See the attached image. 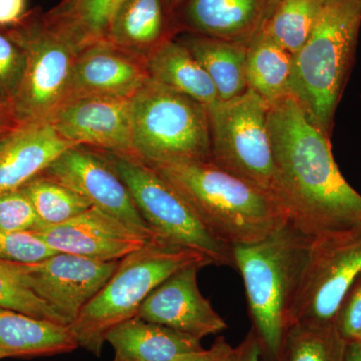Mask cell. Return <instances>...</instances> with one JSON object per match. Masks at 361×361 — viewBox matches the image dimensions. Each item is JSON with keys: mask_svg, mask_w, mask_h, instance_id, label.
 <instances>
[{"mask_svg": "<svg viewBox=\"0 0 361 361\" xmlns=\"http://www.w3.org/2000/svg\"><path fill=\"white\" fill-rule=\"evenodd\" d=\"M25 68L23 49L6 33H0V104L11 106L20 90Z\"/></svg>", "mask_w": 361, "mask_h": 361, "instance_id": "4dcf8cb0", "label": "cell"}, {"mask_svg": "<svg viewBox=\"0 0 361 361\" xmlns=\"http://www.w3.org/2000/svg\"><path fill=\"white\" fill-rule=\"evenodd\" d=\"M326 0H275L261 30L291 54L307 42Z\"/></svg>", "mask_w": 361, "mask_h": 361, "instance_id": "484cf974", "label": "cell"}, {"mask_svg": "<svg viewBox=\"0 0 361 361\" xmlns=\"http://www.w3.org/2000/svg\"><path fill=\"white\" fill-rule=\"evenodd\" d=\"M102 154L129 188L140 213L157 236L203 254L214 265L234 267L232 247L207 229L189 203L155 169L134 157Z\"/></svg>", "mask_w": 361, "mask_h": 361, "instance_id": "52a82bcc", "label": "cell"}, {"mask_svg": "<svg viewBox=\"0 0 361 361\" xmlns=\"http://www.w3.org/2000/svg\"><path fill=\"white\" fill-rule=\"evenodd\" d=\"M42 175L71 188L99 210L109 214L147 239L160 238L147 224L129 188L103 154L84 146L66 149Z\"/></svg>", "mask_w": 361, "mask_h": 361, "instance_id": "7c38bea8", "label": "cell"}, {"mask_svg": "<svg viewBox=\"0 0 361 361\" xmlns=\"http://www.w3.org/2000/svg\"><path fill=\"white\" fill-rule=\"evenodd\" d=\"M149 166L179 192L207 229L227 245L257 243L288 222L272 192L211 161L174 159Z\"/></svg>", "mask_w": 361, "mask_h": 361, "instance_id": "7a4b0ae2", "label": "cell"}, {"mask_svg": "<svg viewBox=\"0 0 361 361\" xmlns=\"http://www.w3.org/2000/svg\"><path fill=\"white\" fill-rule=\"evenodd\" d=\"M0 306L25 313V314L66 324L63 318L39 298L7 269L6 262L0 260Z\"/></svg>", "mask_w": 361, "mask_h": 361, "instance_id": "f1b7e54d", "label": "cell"}, {"mask_svg": "<svg viewBox=\"0 0 361 361\" xmlns=\"http://www.w3.org/2000/svg\"><path fill=\"white\" fill-rule=\"evenodd\" d=\"M293 54L262 30L247 44L246 78L248 89L273 106L288 96Z\"/></svg>", "mask_w": 361, "mask_h": 361, "instance_id": "cb8c5ba5", "label": "cell"}, {"mask_svg": "<svg viewBox=\"0 0 361 361\" xmlns=\"http://www.w3.org/2000/svg\"><path fill=\"white\" fill-rule=\"evenodd\" d=\"M149 78L146 59L102 40L78 52L63 104L85 97L132 99Z\"/></svg>", "mask_w": 361, "mask_h": 361, "instance_id": "9a60e30c", "label": "cell"}, {"mask_svg": "<svg viewBox=\"0 0 361 361\" xmlns=\"http://www.w3.org/2000/svg\"><path fill=\"white\" fill-rule=\"evenodd\" d=\"M20 189L32 203L42 226L61 224L92 207L82 195L42 174Z\"/></svg>", "mask_w": 361, "mask_h": 361, "instance_id": "83f0119b", "label": "cell"}, {"mask_svg": "<svg viewBox=\"0 0 361 361\" xmlns=\"http://www.w3.org/2000/svg\"><path fill=\"white\" fill-rule=\"evenodd\" d=\"M190 265H213L210 259L161 238L147 242L118 262V268L68 326L78 348L99 356L106 334L137 316L147 297L175 272Z\"/></svg>", "mask_w": 361, "mask_h": 361, "instance_id": "5b68a950", "label": "cell"}, {"mask_svg": "<svg viewBox=\"0 0 361 361\" xmlns=\"http://www.w3.org/2000/svg\"><path fill=\"white\" fill-rule=\"evenodd\" d=\"M113 361H118V360H116V358H115V360H114Z\"/></svg>", "mask_w": 361, "mask_h": 361, "instance_id": "ab89813d", "label": "cell"}, {"mask_svg": "<svg viewBox=\"0 0 361 361\" xmlns=\"http://www.w3.org/2000/svg\"><path fill=\"white\" fill-rule=\"evenodd\" d=\"M311 240L288 221L262 241L232 247L233 265L243 279L254 334L273 361L279 360Z\"/></svg>", "mask_w": 361, "mask_h": 361, "instance_id": "3957f363", "label": "cell"}, {"mask_svg": "<svg viewBox=\"0 0 361 361\" xmlns=\"http://www.w3.org/2000/svg\"><path fill=\"white\" fill-rule=\"evenodd\" d=\"M149 78L209 106L219 101L217 90L203 66L179 40L161 42L146 58Z\"/></svg>", "mask_w": 361, "mask_h": 361, "instance_id": "7402d4cb", "label": "cell"}, {"mask_svg": "<svg viewBox=\"0 0 361 361\" xmlns=\"http://www.w3.org/2000/svg\"><path fill=\"white\" fill-rule=\"evenodd\" d=\"M360 273L361 225L312 237L289 326L334 322L342 299Z\"/></svg>", "mask_w": 361, "mask_h": 361, "instance_id": "30bf717a", "label": "cell"}, {"mask_svg": "<svg viewBox=\"0 0 361 361\" xmlns=\"http://www.w3.org/2000/svg\"><path fill=\"white\" fill-rule=\"evenodd\" d=\"M52 250L99 261H120L147 239L109 214L92 207L77 217L33 231Z\"/></svg>", "mask_w": 361, "mask_h": 361, "instance_id": "2e32d148", "label": "cell"}, {"mask_svg": "<svg viewBox=\"0 0 361 361\" xmlns=\"http://www.w3.org/2000/svg\"><path fill=\"white\" fill-rule=\"evenodd\" d=\"M26 14V0H0V27L18 25Z\"/></svg>", "mask_w": 361, "mask_h": 361, "instance_id": "e575fe53", "label": "cell"}, {"mask_svg": "<svg viewBox=\"0 0 361 361\" xmlns=\"http://www.w3.org/2000/svg\"><path fill=\"white\" fill-rule=\"evenodd\" d=\"M78 348L68 325L0 306V360L63 355Z\"/></svg>", "mask_w": 361, "mask_h": 361, "instance_id": "44dd1931", "label": "cell"}, {"mask_svg": "<svg viewBox=\"0 0 361 361\" xmlns=\"http://www.w3.org/2000/svg\"><path fill=\"white\" fill-rule=\"evenodd\" d=\"M123 0H61L44 13L47 25L80 49L106 40L114 14Z\"/></svg>", "mask_w": 361, "mask_h": 361, "instance_id": "d4e9b609", "label": "cell"}, {"mask_svg": "<svg viewBox=\"0 0 361 361\" xmlns=\"http://www.w3.org/2000/svg\"><path fill=\"white\" fill-rule=\"evenodd\" d=\"M47 121L73 146L94 147L135 158L130 99H73L59 106Z\"/></svg>", "mask_w": 361, "mask_h": 361, "instance_id": "4fadbf2b", "label": "cell"}, {"mask_svg": "<svg viewBox=\"0 0 361 361\" xmlns=\"http://www.w3.org/2000/svg\"><path fill=\"white\" fill-rule=\"evenodd\" d=\"M71 147L47 120L16 123L0 137V193L20 189Z\"/></svg>", "mask_w": 361, "mask_h": 361, "instance_id": "e0dca14e", "label": "cell"}, {"mask_svg": "<svg viewBox=\"0 0 361 361\" xmlns=\"http://www.w3.org/2000/svg\"><path fill=\"white\" fill-rule=\"evenodd\" d=\"M270 106L254 90L207 106L211 161L275 195L276 169L268 130Z\"/></svg>", "mask_w": 361, "mask_h": 361, "instance_id": "9c48e42d", "label": "cell"}, {"mask_svg": "<svg viewBox=\"0 0 361 361\" xmlns=\"http://www.w3.org/2000/svg\"><path fill=\"white\" fill-rule=\"evenodd\" d=\"M179 42L193 54L212 80L220 101H228L248 89L245 42H230L189 33Z\"/></svg>", "mask_w": 361, "mask_h": 361, "instance_id": "603a6c76", "label": "cell"}, {"mask_svg": "<svg viewBox=\"0 0 361 361\" xmlns=\"http://www.w3.org/2000/svg\"><path fill=\"white\" fill-rule=\"evenodd\" d=\"M334 324L348 343L361 341V273L342 299Z\"/></svg>", "mask_w": 361, "mask_h": 361, "instance_id": "d6a6232c", "label": "cell"}, {"mask_svg": "<svg viewBox=\"0 0 361 361\" xmlns=\"http://www.w3.org/2000/svg\"><path fill=\"white\" fill-rule=\"evenodd\" d=\"M233 349L224 337H219L210 348L182 356L176 361H233Z\"/></svg>", "mask_w": 361, "mask_h": 361, "instance_id": "836d02e7", "label": "cell"}, {"mask_svg": "<svg viewBox=\"0 0 361 361\" xmlns=\"http://www.w3.org/2000/svg\"><path fill=\"white\" fill-rule=\"evenodd\" d=\"M58 253L33 232L0 230V260L33 263Z\"/></svg>", "mask_w": 361, "mask_h": 361, "instance_id": "1f68e13d", "label": "cell"}, {"mask_svg": "<svg viewBox=\"0 0 361 361\" xmlns=\"http://www.w3.org/2000/svg\"><path fill=\"white\" fill-rule=\"evenodd\" d=\"M275 196L289 222L310 237L361 225V195L344 179L329 137L291 96L270 106Z\"/></svg>", "mask_w": 361, "mask_h": 361, "instance_id": "6da1fadb", "label": "cell"}, {"mask_svg": "<svg viewBox=\"0 0 361 361\" xmlns=\"http://www.w3.org/2000/svg\"><path fill=\"white\" fill-rule=\"evenodd\" d=\"M201 268L203 266L190 265L171 275L147 297L137 317L199 341L227 329V323L199 288Z\"/></svg>", "mask_w": 361, "mask_h": 361, "instance_id": "5bb4252c", "label": "cell"}, {"mask_svg": "<svg viewBox=\"0 0 361 361\" xmlns=\"http://www.w3.org/2000/svg\"><path fill=\"white\" fill-rule=\"evenodd\" d=\"M360 342H361V341H360Z\"/></svg>", "mask_w": 361, "mask_h": 361, "instance_id": "60d3db41", "label": "cell"}, {"mask_svg": "<svg viewBox=\"0 0 361 361\" xmlns=\"http://www.w3.org/2000/svg\"><path fill=\"white\" fill-rule=\"evenodd\" d=\"M179 30L165 0H123L111 20L106 40L146 59Z\"/></svg>", "mask_w": 361, "mask_h": 361, "instance_id": "d6986e66", "label": "cell"}, {"mask_svg": "<svg viewBox=\"0 0 361 361\" xmlns=\"http://www.w3.org/2000/svg\"><path fill=\"white\" fill-rule=\"evenodd\" d=\"M4 262L20 284L70 325L109 281L120 261L94 260L58 252L39 262Z\"/></svg>", "mask_w": 361, "mask_h": 361, "instance_id": "8fae6325", "label": "cell"}, {"mask_svg": "<svg viewBox=\"0 0 361 361\" xmlns=\"http://www.w3.org/2000/svg\"><path fill=\"white\" fill-rule=\"evenodd\" d=\"M11 106L0 104V137L16 125Z\"/></svg>", "mask_w": 361, "mask_h": 361, "instance_id": "8d00e7d4", "label": "cell"}, {"mask_svg": "<svg viewBox=\"0 0 361 361\" xmlns=\"http://www.w3.org/2000/svg\"><path fill=\"white\" fill-rule=\"evenodd\" d=\"M42 226V221L23 190L0 193V230L33 232Z\"/></svg>", "mask_w": 361, "mask_h": 361, "instance_id": "f546056e", "label": "cell"}, {"mask_svg": "<svg viewBox=\"0 0 361 361\" xmlns=\"http://www.w3.org/2000/svg\"><path fill=\"white\" fill-rule=\"evenodd\" d=\"M165 1L166 4H167L169 11H170L173 16H176V13L179 11L180 7L184 4L186 0H165Z\"/></svg>", "mask_w": 361, "mask_h": 361, "instance_id": "f35d334b", "label": "cell"}, {"mask_svg": "<svg viewBox=\"0 0 361 361\" xmlns=\"http://www.w3.org/2000/svg\"><path fill=\"white\" fill-rule=\"evenodd\" d=\"M361 26V0H326L307 42L293 54L289 94L329 135Z\"/></svg>", "mask_w": 361, "mask_h": 361, "instance_id": "277c9868", "label": "cell"}, {"mask_svg": "<svg viewBox=\"0 0 361 361\" xmlns=\"http://www.w3.org/2000/svg\"><path fill=\"white\" fill-rule=\"evenodd\" d=\"M348 346L334 322L295 323L287 329L278 361H345Z\"/></svg>", "mask_w": 361, "mask_h": 361, "instance_id": "4316f807", "label": "cell"}, {"mask_svg": "<svg viewBox=\"0 0 361 361\" xmlns=\"http://www.w3.org/2000/svg\"><path fill=\"white\" fill-rule=\"evenodd\" d=\"M106 342L118 361H176L204 349L199 339L137 316L113 327Z\"/></svg>", "mask_w": 361, "mask_h": 361, "instance_id": "ffe728a7", "label": "cell"}, {"mask_svg": "<svg viewBox=\"0 0 361 361\" xmlns=\"http://www.w3.org/2000/svg\"><path fill=\"white\" fill-rule=\"evenodd\" d=\"M6 35L23 49L25 73L11 104L16 123L47 121L65 101L71 71L82 51L47 25L44 13H26Z\"/></svg>", "mask_w": 361, "mask_h": 361, "instance_id": "ba28073f", "label": "cell"}, {"mask_svg": "<svg viewBox=\"0 0 361 361\" xmlns=\"http://www.w3.org/2000/svg\"><path fill=\"white\" fill-rule=\"evenodd\" d=\"M263 355L260 342L252 331L238 348L233 349V361H263Z\"/></svg>", "mask_w": 361, "mask_h": 361, "instance_id": "d590c367", "label": "cell"}, {"mask_svg": "<svg viewBox=\"0 0 361 361\" xmlns=\"http://www.w3.org/2000/svg\"><path fill=\"white\" fill-rule=\"evenodd\" d=\"M345 361H361V342L348 343Z\"/></svg>", "mask_w": 361, "mask_h": 361, "instance_id": "74e56055", "label": "cell"}, {"mask_svg": "<svg viewBox=\"0 0 361 361\" xmlns=\"http://www.w3.org/2000/svg\"><path fill=\"white\" fill-rule=\"evenodd\" d=\"M135 157L144 163L174 159L211 161V133L204 104L149 78L130 99Z\"/></svg>", "mask_w": 361, "mask_h": 361, "instance_id": "8992f818", "label": "cell"}, {"mask_svg": "<svg viewBox=\"0 0 361 361\" xmlns=\"http://www.w3.org/2000/svg\"><path fill=\"white\" fill-rule=\"evenodd\" d=\"M275 0H186L176 13L189 33L248 44L261 30Z\"/></svg>", "mask_w": 361, "mask_h": 361, "instance_id": "ac0fdd59", "label": "cell"}]
</instances>
